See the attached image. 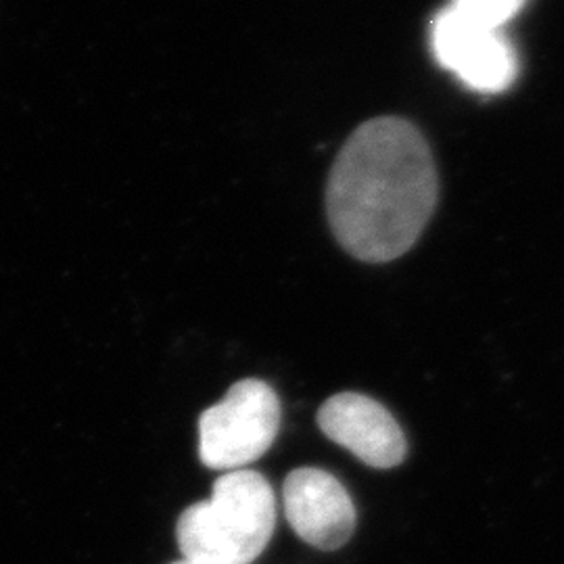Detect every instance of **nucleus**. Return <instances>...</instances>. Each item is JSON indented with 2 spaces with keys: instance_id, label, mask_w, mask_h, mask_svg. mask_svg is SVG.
Segmentation results:
<instances>
[{
  "instance_id": "obj_1",
  "label": "nucleus",
  "mask_w": 564,
  "mask_h": 564,
  "mask_svg": "<svg viewBox=\"0 0 564 564\" xmlns=\"http://www.w3.org/2000/svg\"><path fill=\"white\" fill-rule=\"evenodd\" d=\"M440 197V176L419 126L398 116L360 123L330 167L324 209L343 251L364 263L405 256Z\"/></svg>"
},
{
  "instance_id": "obj_2",
  "label": "nucleus",
  "mask_w": 564,
  "mask_h": 564,
  "mask_svg": "<svg viewBox=\"0 0 564 564\" xmlns=\"http://www.w3.org/2000/svg\"><path fill=\"white\" fill-rule=\"evenodd\" d=\"M276 498L256 470L223 475L207 502L188 506L176 527L178 545L193 564H251L270 544Z\"/></svg>"
},
{
  "instance_id": "obj_3",
  "label": "nucleus",
  "mask_w": 564,
  "mask_h": 564,
  "mask_svg": "<svg viewBox=\"0 0 564 564\" xmlns=\"http://www.w3.org/2000/svg\"><path fill=\"white\" fill-rule=\"evenodd\" d=\"M281 431V402L274 389L258 379L232 384L223 402L199 419V456L214 470H242L256 463Z\"/></svg>"
},
{
  "instance_id": "obj_4",
  "label": "nucleus",
  "mask_w": 564,
  "mask_h": 564,
  "mask_svg": "<svg viewBox=\"0 0 564 564\" xmlns=\"http://www.w3.org/2000/svg\"><path fill=\"white\" fill-rule=\"evenodd\" d=\"M433 57L468 90L500 95L519 76L517 51L500 28L473 20L447 4L429 25Z\"/></svg>"
},
{
  "instance_id": "obj_5",
  "label": "nucleus",
  "mask_w": 564,
  "mask_h": 564,
  "mask_svg": "<svg viewBox=\"0 0 564 564\" xmlns=\"http://www.w3.org/2000/svg\"><path fill=\"white\" fill-rule=\"evenodd\" d=\"M284 517L305 544L339 550L356 531V508L339 479L321 468H297L282 485Z\"/></svg>"
},
{
  "instance_id": "obj_6",
  "label": "nucleus",
  "mask_w": 564,
  "mask_h": 564,
  "mask_svg": "<svg viewBox=\"0 0 564 564\" xmlns=\"http://www.w3.org/2000/svg\"><path fill=\"white\" fill-rule=\"evenodd\" d=\"M318 424L330 442L372 468H393L408 454L402 426L384 405L362 393L347 391L326 400Z\"/></svg>"
},
{
  "instance_id": "obj_7",
  "label": "nucleus",
  "mask_w": 564,
  "mask_h": 564,
  "mask_svg": "<svg viewBox=\"0 0 564 564\" xmlns=\"http://www.w3.org/2000/svg\"><path fill=\"white\" fill-rule=\"evenodd\" d=\"M524 2L527 0H452L449 4L473 20L502 30L508 21L519 15Z\"/></svg>"
},
{
  "instance_id": "obj_8",
  "label": "nucleus",
  "mask_w": 564,
  "mask_h": 564,
  "mask_svg": "<svg viewBox=\"0 0 564 564\" xmlns=\"http://www.w3.org/2000/svg\"><path fill=\"white\" fill-rule=\"evenodd\" d=\"M178 564H193V563H188V561H184V563H178Z\"/></svg>"
}]
</instances>
